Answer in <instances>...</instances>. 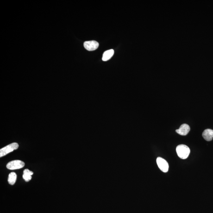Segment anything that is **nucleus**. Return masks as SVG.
Returning <instances> with one entry per match:
<instances>
[{"mask_svg":"<svg viewBox=\"0 0 213 213\" xmlns=\"http://www.w3.org/2000/svg\"><path fill=\"white\" fill-rule=\"evenodd\" d=\"M190 129V126L187 124H182L179 129L176 130V132L181 135H186L188 134Z\"/></svg>","mask_w":213,"mask_h":213,"instance_id":"nucleus-6","label":"nucleus"},{"mask_svg":"<svg viewBox=\"0 0 213 213\" xmlns=\"http://www.w3.org/2000/svg\"><path fill=\"white\" fill-rule=\"evenodd\" d=\"M177 154L180 158L182 159H185L190 155V148L186 145H178L176 148Z\"/></svg>","mask_w":213,"mask_h":213,"instance_id":"nucleus-1","label":"nucleus"},{"mask_svg":"<svg viewBox=\"0 0 213 213\" xmlns=\"http://www.w3.org/2000/svg\"><path fill=\"white\" fill-rule=\"evenodd\" d=\"M33 174V172L30 171L28 169H25L23 171V177L26 182H29L32 178L31 176Z\"/></svg>","mask_w":213,"mask_h":213,"instance_id":"nucleus-9","label":"nucleus"},{"mask_svg":"<svg viewBox=\"0 0 213 213\" xmlns=\"http://www.w3.org/2000/svg\"><path fill=\"white\" fill-rule=\"evenodd\" d=\"M114 53V51L113 49H110L105 51L103 55L102 60L103 61H106L109 60L113 57Z\"/></svg>","mask_w":213,"mask_h":213,"instance_id":"nucleus-8","label":"nucleus"},{"mask_svg":"<svg viewBox=\"0 0 213 213\" xmlns=\"http://www.w3.org/2000/svg\"><path fill=\"white\" fill-rule=\"evenodd\" d=\"M202 135L206 141H211L213 138V130L210 129H205L203 132Z\"/></svg>","mask_w":213,"mask_h":213,"instance_id":"nucleus-7","label":"nucleus"},{"mask_svg":"<svg viewBox=\"0 0 213 213\" xmlns=\"http://www.w3.org/2000/svg\"><path fill=\"white\" fill-rule=\"evenodd\" d=\"M84 48L89 51L95 50L98 48L99 43L96 41H85L84 43Z\"/></svg>","mask_w":213,"mask_h":213,"instance_id":"nucleus-5","label":"nucleus"},{"mask_svg":"<svg viewBox=\"0 0 213 213\" xmlns=\"http://www.w3.org/2000/svg\"><path fill=\"white\" fill-rule=\"evenodd\" d=\"M17 179V175L16 173L14 172H11L9 173L8 178V182L9 184L11 185H14L16 182Z\"/></svg>","mask_w":213,"mask_h":213,"instance_id":"nucleus-10","label":"nucleus"},{"mask_svg":"<svg viewBox=\"0 0 213 213\" xmlns=\"http://www.w3.org/2000/svg\"><path fill=\"white\" fill-rule=\"evenodd\" d=\"M157 165L159 169L164 172H168L169 170V164L167 162L161 157H158L156 160Z\"/></svg>","mask_w":213,"mask_h":213,"instance_id":"nucleus-4","label":"nucleus"},{"mask_svg":"<svg viewBox=\"0 0 213 213\" xmlns=\"http://www.w3.org/2000/svg\"><path fill=\"white\" fill-rule=\"evenodd\" d=\"M25 166V163L22 161L16 160L9 162L7 165V168L9 170H15L22 168Z\"/></svg>","mask_w":213,"mask_h":213,"instance_id":"nucleus-3","label":"nucleus"},{"mask_svg":"<svg viewBox=\"0 0 213 213\" xmlns=\"http://www.w3.org/2000/svg\"><path fill=\"white\" fill-rule=\"evenodd\" d=\"M19 147L18 144L16 142H13L5 146L0 150V157L4 156L8 153L13 152L14 150L17 149Z\"/></svg>","mask_w":213,"mask_h":213,"instance_id":"nucleus-2","label":"nucleus"}]
</instances>
